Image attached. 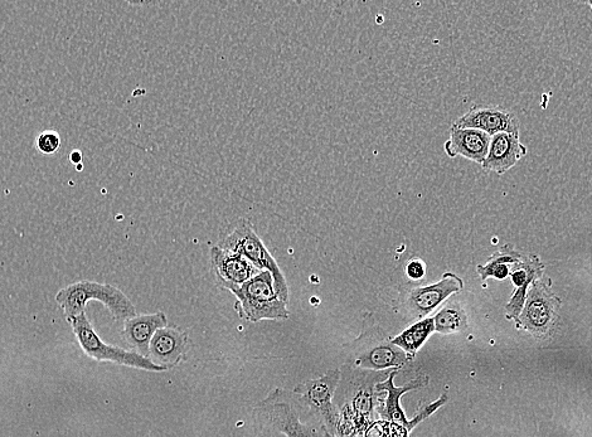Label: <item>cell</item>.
<instances>
[{
    "mask_svg": "<svg viewBox=\"0 0 592 437\" xmlns=\"http://www.w3.org/2000/svg\"><path fill=\"white\" fill-rule=\"evenodd\" d=\"M339 371L341 381L334 395V403L341 414L337 437H363L368 427L377 421V383L385 381L392 369L375 372L343 364Z\"/></svg>",
    "mask_w": 592,
    "mask_h": 437,
    "instance_id": "6da1fadb",
    "label": "cell"
},
{
    "mask_svg": "<svg viewBox=\"0 0 592 437\" xmlns=\"http://www.w3.org/2000/svg\"><path fill=\"white\" fill-rule=\"evenodd\" d=\"M343 357L348 367L375 372L400 369L411 359L392 343V338L372 313L363 317L361 334L351 343L344 344Z\"/></svg>",
    "mask_w": 592,
    "mask_h": 437,
    "instance_id": "7a4b0ae2",
    "label": "cell"
},
{
    "mask_svg": "<svg viewBox=\"0 0 592 437\" xmlns=\"http://www.w3.org/2000/svg\"><path fill=\"white\" fill-rule=\"evenodd\" d=\"M90 300L101 301L116 322H125L126 319L137 315V309L128 296L109 284L89 280L77 281L61 289L56 295L58 307L63 310L69 322L86 312V305Z\"/></svg>",
    "mask_w": 592,
    "mask_h": 437,
    "instance_id": "3957f363",
    "label": "cell"
},
{
    "mask_svg": "<svg viewBox=\"0 0 592 437\" xmlns=\"http://www.w3.org/2000/svg\"><path fill=\"white\" fill-rule=\"evenodd\" d=\"M257 424L285 437H325L322 427L302 421V410L294 395L276 388L254 410Z\"/></svg>",
    "mask_w": 592,
    "mask_h": 437,
    "instance_id": "277c9868",
    "label": "cell"
},
{
    "mask_svg": "<svg viewBox=\"0 0 592 437\" xmlns=\"http://www.w3.org/2000/svg\"><path fill=\"white\" fill-rule=\"evenodd\" d=\"M339 381L341 371L331 369L317 380L302 382L294 388V396L300 409L308 412L310 421L333 436H337L341 421V414L334 403Z\"/></svg>",
    "mask_w": 592,
    "mask_h": 437,
    "instance_id": "5b68a950",
    "label": "cell"
},
{
    "mask_svg": "<svg viewBox=\"0 0 592 437\" xmlns=\"http://www.w3.org/2000/svg\"><path fill=\"white\" fill-rule=\"evenodd\" d=\"M228 291L236 296L239 301L237 309L247 322L259 323L261 320L289 318L288 304L276 293L273 275L269 271H260L245 284Z\"/></svg>",
    "mask_w": 592,
    "mask_h": 437,
    "instance_id": "8992f818",
    "label": "cell"
},
{
    "mask_svg": "<svg viewBox=\"0 0 592 437\" xmlns=\"http://www.w3.org/2000/svg\"><path fill=\"white\" fill-rule=\"evenodd\" d=\"M217 245L222 247V249L245 257L257 270L269 271L273 275L275 290L279 298L284 303H289V288L283 270L280 269L278 262L271 255L264 241L257 235L255 228L252 227L249 220L240 218L235 230L226 236L225 239L218 242Z\"/></svg>",
    "mask_w": 592,
    "mask_h": 437,
    "instance_id": "52a82bcc",
    "label": "cell"
},
{
    "mask_svg": "<svg viewBox=\"0 0 592 437\" xmlns=\"http://www.w3.org/2000/svg\"><path fill=\"white\" fill-rule=\"evenodd\" d=\"M70 324L74 329L77 342H79L82 351L85 352L87 357L94 359L96 362H111L147 372L167 371L166 368L157 366L149 358L140 356L138 353L105 344L101 341L95 329L92 328L86 312L82 313L80 317L72 319Z\"/></svg>",
    "mask_w": 592,
    "mask_h": 437,
    "instance_id": "ba28073f",
    "label": "cell"
},
{
    "mask_svg": "<svg viewBox=\"0 0 592 437\" xmlns=\"http://www.w3.org/2000/svg\"><path fill=\"white\" fill-rule=\"evenodd\" d=\"M399 371L400 369H392L390 376H388L385 381L377 383V415L380 416L383 421L393 422V424L404 426L411 432L414 427L420 424V422L426 420L427 417L433 415L439 407L445 405V402L448 401V396H441L438 401L424 407L414 419L411 421L407 420L405 412L401 407V397L404 396L406 392L419 390V388L424 387L426 385V380L425 378H416V380L407 383L405 386L396 387L393 381H395V377Z\"/></svg>",
    "mask_w": 592,
    "mask_h": 437,
    "instance_id": "9c48e42d",
    "label": "cell"
},
{
    "mask_svg": "<svg viewBox=\"0 0 592 437\" xmlns=\"http://www.w3.org/2000/svg\"><path fill=\"white\" fill-rule=\"evenodd\" d=\"M550 281L536 280L528 290L526 303L517 320L519 327L527 329L536 337L551 333L558 318L561 300L552 293Z\"/></svg>",
    "mask_w": 592,
    "mask_h": 437,
    "instance_id": "30bf717a",
    "label": "cell"
},
{
    "mask_svg": "<svg viewBox=\"0 0 592 437\" xmlns=\"http://www.w3.org/2000/svg\"><path fill=\"white\" fill-rule=\"evenodd\" d=\"M464 288L463 280L454 273H445L438 283L427 286H414L406 291L404 307L414 318H425L433 313L450 295Z\"/></svg>",
    "mask_w": 592,
    "mask_h": 437,
    "instance_id": "8fae6325",
    "label": "cell"
},
{
    "mask_svg": "<svg viewBox=\"0 0 592 437\" xmlns=\"http://www.w3.org/2000/svg\"><path fill=\"white\" fill-rule=\"evenodd\" d=\"M453 126L459 129L480 130L490 137L499 133H519L521 130L516 115L497 106H477L470 109L467 114L460 116Z\"/></svg>",
    "mask_w": 592,
    "mask_h": 437,
    "instance_id": "7c38bea8",
    "label": "cell"
},
{
    "mask_svg": "<svg viewBox=\"0 0 592 437\" xmlns=\"http://www.w3.org/2000/svg\"><path fill=\"white\" fill-rule=\"evenodd\" d=\"M211 267L216 283L223 290L241 286L260 273L245 257L216 245L211 249Z\"/></svg>",
    "mask_w": 592,
    "mask_h": 437,
    "instance_id": "4fadbf2b",
    "label": "cell"
},
{
    "mask_svg": "<svg viewBox=\"0 0 592 437\" xmlns=\"http://www.w3.org/2000/svg\"><path fill=\"white\" fill-rule=\"evenodd\" d=\"M527 147L521 142L519 133H499L490 138L487 158L482 167L484 172L502 176L526 157Z\"/></svg>",
    "mask_w": 592,
    "mask_h": 437,
    "instance_id": "5bb4252c",
    "label": "cell"
},
{
    "mask_svg": "<svg viewBox=\"0 0 592 437\" xmlns=\"http://www.w3.org/2000/svg\"><path fill=\"white\" fill-rule=\"evenodd\" d=\"M189 339L178 327H164L154 334L149 346V359L159 367L171 369L182 361L188 351Z\"/></svg>",
    "mask_w": 592,
    "mask_h": 437,
    "instance_id": "9a60e30c",
    "label": "cell"
},
{
    "mask_svg": "<svg viewBox=\"0 0 592 437\" xmlns=\"http://www.w3.org/2000/svg\"><path fill=\"white\" fill-rule=\"evenodd\" d=\"M543 273H545V264L537 255L524 254L523 259L513 266L511 276L513 284L516 285V291L506 307L508 319L517 322L526 303L528 288L536 280L542 279Z\"/></svg>",
    "mask_w": 592,
    "mask_h": 437,
    "instance_id": "2e32d148",
    "label": "cell"
},
{
    "mask_svg": "<svg viewBox=\"0 0 592 437\" xmlns=\"http://www.w3.org/2000/svg\"><path fill=\"white\" fill-rule=\"evenodd\" d=\"M490 135L475 129H459L451 126L450 138L444 145L450 158L463 157L482 165L487 158Z\"/></svg>",
    "mask_w": 592,
    "mask_h": 437,
    "instance_id": "e0dca14e",
    "label": "cell"
},
{
    "mask_svg": "<svg viewBox=\"0 0 592 437\" xmlns=\"http://www.w3.org/2000/svg\"><path fill=\"white\" fill-rule=\"evenodd\" d=\"M167 325L168 319L164 313L135 315L125 320L123 338L133 352L149 358V346L154 334Z\"/></svg>",
    "mask_w": 592,
    "mask_h": 437,
    "instance_id": "ac0fdd59",
    "label": "cell"
},
{
    "mask_svg": "<svg viewBox=\"0 0 592 437\" xmlns=\"http://www.w3.org/2000/svg\"><path fill=\"white\" fill-rule=\"evenodd\" d=\"M523 256V252L514 249L512 245H504L496 254L490 256L487 265H478V274L483 281L489 278L506 280L511 276L513 266L517 265Z\"/></svg>",
    "mask_w": 592,
    "mask_h": 437,
    "instance_id": "d6986e66",
    "label": "cell"
},
{
    "mask_svg": "<svg viewBox=\"0 0 592 437\" xmlns=\"http://www.w3.org/2000/svg\"><path fill=\"white\" fill-rule=\"evenodd\" d=\"M435 330L434 318H425L420 322L411 325L396 338L392 339V343L404 351L409 358H414L419 349L424 346L427 338L433 334Z\"/></svg>",
    "mask_w": 592,
    "mask_h": 437,
    "instance_id": "ffe728a7",
    "label": "cell"
},
{
    "mask_svg": "<svg viewBox=\"0 0 592 437\" xmlns=\"http://www.w3.org/2000/svg\"><path fill=\"white\" fill-rule=\"evenodd\" d=\"M436 332L448 334L467 329L468 320L464 310L458 304L446 305L434 318Z\"/></svg>",
    "mask_w": 592,
    "mask_h": 437,
    "instance_id": "44dd1931",
    "label": "cell"
},
{
    "mask_svg": "<svg viewBox=\"0 0 592 437\" xmlns=\"http://www.w3.org/2000/svg\"><path fill=\"white\" fill-rule=\"evenodd\" d=\"M406 427L388 421H375L368 427L363 437H409Z\"/></svg>",
    "mask_w": 592,
    "mask_h": 437,
    "instance_id": "7402d4cb",
    "label": "cell"
},
{
    "mask_svg": "<svg viewBox=\"0 0 592 437\" xmlns=\"http://www.w3.org/2000/svg\"><path fill=\"white\" fill-rule=\"evenodd\" d=\"M38 152L45 155L56 154L61 147V137L56 130L42 131L36 140Z\"/></svg>",
    "mask_w": 592,
    "mask_h": 437,
    "instance_id": "603a6c76",
    "label": "cell"
},
{
    "mask_svg": "<svg viewBox=\"0 0 592 437\" xmlns=\"http://www.w3.org/2000/svg\"><path fill=\"white\" fill-rule=\"evenodd\" d=\"M405 273L407 278L412 281L424 279L426 274V264L424 260L419 259V257H414V259L407 261Z\"/></svg>",
    "mask_w": 592,
    "mask_h": 437,
    "instance_id": "cb8c5ba5",
    "label": "cell"
},
{
    "mask_svg": "<svg viewBox=\"0 0 592 437\" xmlns=\"http://www.w3.org/2000/svg\"><path fill=\"white\" fill-rule=\"evenodd\" d=\"M69 158L70 162L74 164H80L82 162V153L80 152V150H74V152L70 154Z\"/></svg>",
    "mask_w": 592,
    "mask_h": 437,
    "instance_id": "d4e9b609",
    "label": "cell"
},
{
    "mask_svg": "<svg viewBox=\"0 0 592 437\" xmlns=\"http://www.w3.org/2000/svg\"><path fill=\"white\" fill-rule=\"evenodd\" d=\"M322 430H323V429H322ZM323 431H324V430H323ZM324 435H325V437H337V436H333V435H331V434H328V432H327V431H324Z\"/></svg>",
    "mask_w": 592,
    "mask_h": 437,
    "instance_id": "484cf974",
    "label": "cell"
},
{
    "mask_svg": "<svg viewBox=\"0 0 592 437\" xmlns=\"http://www.w3.org/2000/svg\"><path fill=\"white\" fill-rule=\"evenodd\" d=\"M84 169V165H77V171H82Z\"/></svg>",
    "mask_w": 592,
    "mask_h": 437,
    "instance_id": "4316f807",
    "label": "cell"
},
{
    "mask_svg": "<svg viewBox=\"0 0 592 437\" xmlns=\"http://www.w3.org/2000/svg\"><path fill=\"white\" fill-rule=\"evenodd\" d=\"M586 4L592 9V2H587Z\"/></svg>",
    "mask_w": 592,
    "mask_h": 437,
    "instance_id": "83f0119b",
    "label": "cell"
}]
</instances>
